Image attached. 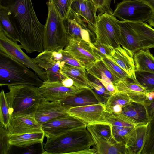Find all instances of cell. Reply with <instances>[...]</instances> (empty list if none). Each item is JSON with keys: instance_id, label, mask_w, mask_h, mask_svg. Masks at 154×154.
<instances>
[{"instance_id": "cell-6", "label": "cell", "mask_w": 154, "mask_h": 154, "mask_svg": "<svg viewBox=\"0 0 154 154\" xmlns=\"http://www.w3.org/2000/svg\"><path fill=\"white\" fill-rule=\"evenodd\" d=\"M48 14L45 25L44 51H57L63 49L70 38L65 29L62 19L52 2L47 3Z\"/></svg>"}, {"instance_id": "cell-20", "label": "cell", "mask_w": 154, "mask_h": 154, "mask_svg": "<svg viewBox=\"0 0 154 154\" xmlns=\"http://www.w3.org/2000/svg\"><path fill=\"white\" fill-rule=\"evenodd\" d=\"M71 9L82 17L97 39L96 26L97 9L91 0H75Z\"/></svg>"}, {"instance_id": "cell-12", "label": "cell", "mask_w": 154, "mask_h": 154, "mask_svg": "<svg viewBox=\"0 0 154 154\" xmlns=\"http://www.w3.org/2000/svg\"><path fill=\"white\" fill-rule=\"evenodd\" d=\"M63 22L70 38L84 40L92 44L96 41L97 39L85 22L71 9L67 16L63 19Z\"/></svg>"}, {"instance_id": "cell-3", "label": "cell", "mask_w": 154, "mask_h": 154, "mask_svg": "<svg viewBox=\"0 0 154 154\" xmlns=\"http://www.w3.org/2000/svg\"><path fill=\"white\" fill-rule=\"evenodd\" d=\"M27 67L0 51V85H28L39 87L44 81Z\"/></svg>"}, {"instance_id": "cell-28", "label": "cell", "mask_w": 154, "mask_h": 154, "mask_svg": "<svg viewBox=\"0 0 154 154\" xmlns=\"http://www.w3.org/2000/svg\"><path fill=\"white\" fill-rule=\"evenodd\" d=\"M9 137V142L11 146L23 147L43 142L45 136L44 132L42 131L12 134Z\"/></svg>"}, {"instance_id": "cell-11", "label": "cell", "mask_w": 154, "mask_h": 154, "mask_svg": "<svg viewBox=\"0 0 154 154\" xmlns=\"http://www.w3.org/2000/svg\"><path fill=\"white\" fill-rule=\"evenodd\" d=\"M64 50L71 55L85 69L101 59L94 52L92 44L84 40L70 38Z\"/></svg>"}, {"instance_id": "cell-44", "label": "cell", "mask_w": 154, "mask_h": 154, "mask_svg": "<svg viewBox=\"0 0 154 154\" xmlns=\"http://www.w3.org/2000/svg\"><path fill=\"white\" fill-rule=\"evenodd\" d=\"M135 0L143 2L148 5L152 11L151 13L147 22L150 26L154 27V0Z\"/></svg>"}, {"instance_id": "cell-14", "label": "cell", "mask_w": 154, "mask_h": 154, "mask_svg": "<svg viewBox=\"0 0 154 154\" xmlns=\"http://www.w3.org/2000/svg\"><path fill=\"white\" fill-rule=\"evenodd\" d=\"M69 114L82 121L87 125L97 123H109L106 118L104 104H98L72 107L68 111Z\"/></svg>"}, {"instance_id": "cell-36", "label": "cell", "mask_w": 154, "mask_h": 154, "mask_svg": "<svg viewBox=\"0 0 154 154\" xmlns=\"http://www.w3.org/2000/svg\"><path fill=\"white\" fill-rule=\"evenodd\" d=\"M101 59L111 73L119 81L130 79L127 73L110 59L104 58Z\"/></svg>"}, {"instance_id": "cell-18", "label": "cell", "mask_w": 154, "mask_h": 154, "mask_svg": "<svg viewBox=\"0 0 154 154\" xmlns=\"http://www.w3.org/2000/svg\"><path fill=\"white\" fill-rule=\"evenodd\" d=\"M70 108L62 105L59 101L46 100L40 106L34 116L41 125L47 122L70 115L68 112Z\"/></svg>"}, {"instance_id": "cell-24", "label": "cell", "mask_w": 154, "mask_h": 154, "mask_svg": "<svg viewBox=\"0 0 154 154\" xmlns=\"http://www.w3.org/2000/svg\"><path fill=\"white\" fill-rule=\"evenodd\" d=\"M62 74L73 81V85L80 88L93 89L88 79L87 71L83 67L73 66L64 63L61 69Z\"/></svg>"}, {"instance_id": "cell-13", "label": "cell", "mask_w": 154, "mask_h": 154, "mask_svg": "<svg viewBox=\"0 0 154 154\" xmlns=\"http://www.w3.org/2000/svg\"><path fill=\"white\" fill-rule=\"evenodd\" d=\"M87 124L71 115L54 119L41 125L45 137L49 138L58 136L70 130L86 127Z\"/></svg>"}, {"instance_id": "cell-41", "label": "cell", "mask_w": 154, "mask_h": 154, "mask_svg": "<svg viewBox=\"0 0 154 154\" xmlns=\"http://www.w3.org/2000/svg\"><path fill=\"white\" fill-rule=\"evenodd\" d=\"M9 137L7 130L0 125V153L9 154L11 145L9 142Z\"/></svg>"}, {"instance_id": "cell-32", "label": "cell", "mask_w": 154, "mask_h": 154, "mask_svg": "<svg viewBox=\"0 0 154 154\" xmlns=\"http://www.w3.org/2000/svg\"><path fill=\"white\" fill-rule=\"evenodd\" d=\"M87 73L88 79L93 88L92 89L98 96L101 103L104 104L111 94L99 79L89 74L87 72Z\"/></svg>"}, {"instance_id": "cell-45", "label": "cell", "mask_w": 154, "mask_h": 154, "mask_svg": "<svg viewBox=\"0 0 154 154\" xmlns=\"http://www.w3.org/2000/svg\"><path fill=\"white\" fill-rule=\"evenodd\" d=\"M144 106L149 120L150 118L154 114V99L149 105Z\"/></svg>"}, {"instance_id": "cell-21", "label": "cell", "mask_w": 154, "mask_h": 154, "mask_svg": "<svg viewBox=\"0 0 154 154\" xmlns=\"http://www.w3.org/2000/svg\"><path fill=\"white\" fill-rule=\"evenodd\" d=\"M134 54L130 50L120 46L113 49L109 58L124 70L130 79L137 83L135 75Z\"/></svg>"}, {"instance_id": "cell-26", "label": "cell", "mask_w": 154, "mask_h": 154, "mask_svg": "<svg viewBox=\"0 0 154 154\" xmlns=\"http://www.w3.org/2000/svg\"><path fill=\"white\" fill-rule=\"evenodd\" d=\"M148 123L137 126L135 134L126 147L128 154H141L146 140Z\"/></svg>"}, {"instance_id": "cell-19", "label": "cell", "mask_w": 154, "mask_h": 154, "mask_svg": "<svg viewBox=\"0 0 154 154\" xmlns=\"http://www.w3.org/2000/svg\"><path fill=\"white\" fill-rule=\"evenodd\" d=\"M86 128L95 143L97 154H128L125 146L117 141L114 137L108 139L97 133L89 125Z\"/></svg>"}, {"instance_id": "cell-39", "label": "cell", "mask_w": 154, "mask_h": 154, "mask_svg": "<svg viewBox=\"0 0 154 154\" xmlns=\"http://www.w3.org/2000/svg\"><path fill=\"white\" fill-rule=\"evenodd\" d=\"M61 17L63 19L68 15L73 0H50Z\"/></svg>"}, {"instance_id": "cell-46", "label": "cell", "mask_w": 154, "mask_h": 154, "mask_svg": "<svg viewBox=\"0 0 154 154\" xmlns=\"http://www.w3.org/2000/svg\"><path fill=\"white\" fill-rule=\"evenodd\" d=\"M154 99V91L147 92L145 96L144 105H149Z\"/></svg>"}, {"instance_id": "cell-30", "label": "cell", "mask_w": 154, "mask_h": 154, "mask_svg": "<svg viewBox=\"0 0 154 154\" xmlns=\"http://www.w3.org/2000/svg\"><path fill=\"white\" fill-rule=\"evenodd\" d=\"M131 102L132 101L126 94L116 91L111 94L104 104L106 112L121 113L122 108Z\"/></svg>"}, {"instance_id": "cell-7", "label": "cell", "mask_w": 154, "mask_h": 154, "mask_svg": "<svg viewBox=\"0 0 154 154\" xmlns=\"http://www.w3.org/2000/svg\"><path fill=\"white\" fill-rule=\"evenodd\" d=\"M118 20L112 14H99L97 16L96 40L113 49L120 46Z\"/></svg>"}, {"instance_id": "cell-35", "label": "cell", "mask_w": 154, "mask_h": 154, "mask_svg": "<svg viewBox=\"0 0 154 154\" xmlns=\"http://www.w3.org/2000/svg\"><path fill=\"white\" fill-rule=\"evenodd\" d=\"M11 116L5 93L2 89L0 93V125L7 129Z\"/></svg>"}, {"instance_id": "cell-25", "label": "cell", "mask_w": 154, "mask_h": 154, "mask_svg": "<svg viewBox=\"0 0 154 154\" xmlns=\"http://www.w3.org/2000/svg\"><path fill=\"white\" fill-rule=\"evenodd\" d=\"M86 69L88 74L99 79L104 86L119 81L111 73L101 59L96 61Z\"/></svg>"}, {"instance_id": "cell-9", "label": "cell", "mask_w": 154, "mask_h": 154, "mask_svg": "<svg viewBox=\"0 0 154 154\" xmlns=\"http://www.w3.org/2000/svg\"><path fill=\"white\" fill-rule=\"evenodd\" d=\"M147 5L135 0H124L117 3L112 15L122 21L144 22L151 13Z\"/></svg>"}, {"instance_id": "cell-8", "label": "cell", "mask_w": 154, "mask_h": 154, "mask_svg": "<svg viewBox=\"0 0 154 154\" xmlns=\"http://www.w3.org/2000/svg\"><path fill=\"white\" fill-rule=\"evenodd\" d=\"M0 51L31 69L44 82L47 81L45 71L33 61L22 50L20 45L13 41L0 26Z\"/></svg>"}, {"instance_id": "cell-49", "label": "cell", "mask_w": 154, "mask_h": 154, "mask_svg": "<svg viewBox=\"0 0 154 154\" xmlns=\"http://www.w3.org/2000/svg\"><path fill=\"white\" fill-rule=\"evenodd\" d=\"M74 0H73V1Z\"/></svg>"}, {"instance_id": "cell-4", "label": "cell", "mask_w": 154, "mask_h": 154, "mask_svg": "<svg viewBox=\"0 0 154 154\" xmlns=\"http://www.w3.org/2000/svg\"><path fill=\"white\" fill-rule=\"evenodd\" d=\"M120 45L133 53L154 48V29L144 22L118 20Z\"/></svg>"}, {"instance_id": "cell-37", "label": "cell", "mask_w": 154, "mask_h": 154, "mask_svg": "<svg viewBox=\"0 0 154 154\" xmlns=\"http://www.w3.org/2000/svg\"><path fill=\"white\" fill-rule=\"evenodd\" d=\"M43 142L39 143L31 146L23 147H17L11 146L15 150H11L9 154L12 151H14V153L28 154H46L44 148Z\"/></svg>"}, {"instance_id": "cell-15", "label": "cell", "mask_w": 154, "mask_h": 154, "mask_svg": "<svg viewBox=\"0 0 154 154\" xmlns=\"http://www.w3.org/2000/svg\"><path fill=\"white\" fill-rule=\"evenodd\" d=\"M32 59L35 63L45 71L47 82H62L66 78L61 71L62 66L65 63L57 59L52 51H44Z\"/></svg>"}, {"instance_id": "cell-16", "label": "cell", "mask_w": 154, "mask_h": 154, "mask_svg": "<svg viewBox=\"0 0 154 154\" xmlns=\"http://www.w3.org/2000/svg\"><path fill=\"white\" fill-rule=\"evenodd\" d=\"M7 130L9 136L43 131L34 116L20 114L11 115Z\"/></svg>"}, {"instance_id": "cell-10", "label": "cell", "mask_w": 154, "mask_h": 154, "mask_svg": "<svg viewBox=\"0 0 154 154\" xmlns=\"http://www.w3.org/2000/svg\"><path fill=\"white\" fill-rule=\"evenodd\" d=\"M106 119L111 125L113 134L116 140L126 147L134 135L139 125L122 113L106 112Z\"/></svg>"}, {"instance_id": "cell-22", "label": "cell", "mask_w": 154, "mask_h": 154, "mask_svg": "<svg viewBox=\"0 0 154 154\" xmlns=\"http://www.w3.org/2000/svg\"><path fill=\"white\" fill-rule=\"evenodd\" d=\"M62 105L71 107L94 105L101 103L92 89L83 88L59 101Z\"/></svg>"}, {"instance_id": "cell-33", "label": "cell", "mask_w": 154, "mask_h": 154, "mask_svg": "<svg viewBox=\"0 0 154 154\" xmlns=\"http://www.w3.org/2000/svg\"><path fill=\"white\" fill-rule=\"evenodd\" d=\"M135 75L137 82L147 92L154 91V73L135 70Z\"/></svg>"}, {"instance_id": "cell-42", "label": "cell", "mask_w": 154, "mask_h": 154, "mask_svg": "<svg viewBox=\"0 0 154 154\" xmlns=\"http://www.w3.org/2000/svg\"><path fill=\"white\" fill-rule=\"evenodd\" d=\"M99 134L106 139L114 137L110 123H97L90 125Z\"/></svg>"}, {"instance_id": "cell-29", "label": "cell", "mask_w": 154, "mask_h": 154, "mask_svg": "<svg viewBox=\"0 0 154 154\" xmlns=\"http://www.w3.org/2000/svg\"><path fill=\"white\" fill-rule=\"evenodd\" d=\"M135 70L154 73V56L149 49L140 50L134 53Z\"/></svg>"}, {"instance_id": "cell-43", "label": "cell", "mask_w": 154, "mask_h": 154, "mask_svg": "<svg viewBox=\"0 0 154 154\" xmlns=\"http://www.w3.org/2000/svg\"><path fill=\"white\" fill-rule=\"evenodd\" d=\"M100 14L106 13L112 14L113 11L111 8V3L112 0H91Z\"/></svg>"}, {"instance_id": "cell-40", "label": "cell", "mask_w": 154, "mask_h": 154, "mask_svg": "<svg viewBox=\"0 0 154 154\" xmlns=\"http://www.w3.org/2000/svg\"><path fill=\"white\" fill-rule=\"evenodd\" d=\"M93 48L94 52L101 59L104 58H109L111 55L113 48L104 45L99 41L92 43Z\"/></svg>"}, {"instance_id": "cell-47", "label": "cell", "mask_w": 154, "mask_h": 154, "mask_svg": "<svg viewBox=\"0 0 154 154\" xmlns=\"http://www.w3.org/2000/svg\"><path fill=\"white\" fill-rule=\"evenodd\" d=\"M66 87H70L73 85V81L71 79L66 78L61 82Z\"/></svg>"}, {"instance_id": "cell-2", "label": "cell", "mask_w": 154, "mask_h": 154, "mask_svg": "<svg viewBox=\"0 0 154 154\" xmlns=\"http://www.w3.org/2000/svg\"><path fill=\"white\" fill-rule=\"evenodd\" d=\"M46 154H97L95 143L86 127L47 138Z\"/></svg>"}, {"instance_id": "cell-48", "label": "cell", "mask_w": 154, "mask_h": 154, "mask_svg": "<svg viewBox=\"0 0 154 154\" xmlns=\"http://www.w3.org/2000/svg\"><path fill=\"white\" fill-rule=\"evenodd\" d=\"M50 0H48V1H50Z\"/></svg>"}, {"instance_id": "cell-23", "label": "cell", "mask_w": 154, "mask_h": 154, "mask_svg": "<svg viewBox=\"0 0 154 154\" xmlns=\"http://www.w3.org/2000/svg\"><path fill=\"white\" fill-rule=\"evenodd\" d=\"M129 79L113 84L116 91L125 93L132 101L144 105L145 96L147 92L138 83Z\"/></svg>"}, {"instance_id": "cell-31", "label": "cell", "mask_w": 154, "mask_h": 154, "mask_svg": "<svg viewBox=\"0 0 154 154\" xmlns=\"http://www.w3.org/2000/svg\"><path fill=\"white\" fill-rule=\"evenodd\" d=\"M0 26L13 41L16 43L19 42L18 35L9 19L7 10L1 6H0Z\"/></svg>"}, {"instance_id": "cell-27", "label": "cell", "mask_w": 154, "mask_h": 154, "mask_svg": "<svg viewBox=\"0 0 154 154\" xmlns=\"http://www.w3.org/2000/svg\"><path fill=\"white\" fill-rule=\"evenodd\" d=\"M121 113L138 124H146L149 122L146 109L142 103L132 101L122 108Z\"/></svg>"}, {"instance_id": "cell-38", "label": "cell", "mask_w": 154, "mask_h": 154, "mask_svg": "<svg viewBox=\"0 0 154 154\" xmlns=\"http://www.w3.org/2000/svg\"><path fill=\"white\" fill-rule=\"evenodd\" d=\"M52 53L55 57L60 61L73 66L83 67L75 58L64 49L53 51Z\"/></svg>"}, {"instance_id": "cell-5", "label": "cell", "mask_w": 154, "mask_h": 154, "mask_svg": "<svg viewBox=\"0 0 154 154\" xmlns=\"http://www.w3.org/2000/svg\"><path fill=\"white\" fill-rule=\"evenodd\" d=\"M5 93L11 115L34 116L40 106L46 101L39 93L38 87L28 85L8 86Z\"/></svg>"}, {"instance_id": "cell-1", "label": "cell", "mask_w": 154, "mask_h": 154, "mask_svg": "<svg viewBox=\"0 0 154 154\" xmlns=\"http://www.w3.org/2000/svg\"><path fill=\"white\" fill-rule=\"evenodd\" d=\"M18 35L22 48L27 53L44 51L45 25L38 20L31 0H0Z\"/></svg>"}, {"instance_id": "cell-17", "label": "cell", "mask_w": 154, "mask_h": 154, "mask_svg": "<svg viewBox=\"0 0 154 154\" xmlns=\"http://www.w3.org/2000/svg\"><path fill=\"white\" fill-rule=\"evenodd\" d=\"M82 89L74 85L66 87L60 81L44 82L42 85L38 88L43 97L51 102L59 101Z\"/></svg>"}, {"instance_id": "cell-34", "label": "cell", "mask_w": 154, "mask_h": 154, "mask_svg": "<svg viewBox=\"0 0 154 154\" xmlns=\"http://www.w3.org/2000/svg\"><path fill=\"white\" fill-rule=\"evenodd\" d=\"M141 154H154V114L149 120L146 140Z\"/></svg>"}]
</instances>
